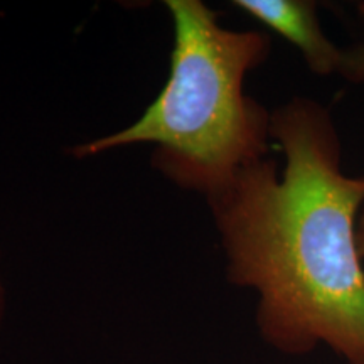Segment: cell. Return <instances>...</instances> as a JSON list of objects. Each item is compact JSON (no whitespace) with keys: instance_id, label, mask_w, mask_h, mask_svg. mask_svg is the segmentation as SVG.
I'll use <instances>...</instances> for the list:
<instances>
[{"instance_id":"cell-1","label":"cell","mask_w":364,"mask_h":364,"mask_svg":"<svg viewBox=\"0 0 364 364\" xmlns=\"http://www.w3.org/2000/svg\"><path fill=\"white\" fill-rule=\"evenodd\" d=\"M270 135L284 169L260 159L206 198L228 280L258 295V332L279 353L304 356L326 346L364 364V176L343 171L338 125L317 100L280 105Z\"/></svg>"},{"instance_id":"cell-2","label":"cell","mask_w":364,"mask_h":364,"mask_svg":"<svg viewBox=\"0 0 364 364\" xmlns=\"http://www.w3.org/2000/svg\"><path fill=\"white\" fill-rule=\"evenodd\" d=\"M174 29L171 68L159 97L134 124L76 145V159L154 145V167L181 188L209 198L250 164L270 156L272 112L247 95L250 71L272 41L221 26L201 0H167Z\"/></svg>"},{"instance_id":"cell-3","label":"cell","mask_w":364,"mask_h":364,"mask_svg":"<svg viewBox=\"0 0 364 364\" xmlns=\"http://www.w3.org/2000/svg\"><path fill=\"white\" fill-rule=\"evenodd\" d=\"M233 6L289 41L316 76H338L343 48L322 29L312 0H235Z\"/></svg>"},{"instance_id":"cell-4","label":"cell","mask_w":364,"mask_h":364,"mask_svg":"<svg viewBox=\"0 0 364 364\" xmlns=\"http://www.w3.org/2000/svg\"><path fill=\"white\" fill-rule=\"evenodd\" d=\"M338 76L351 85L364 86V39L343 48Z\"/></svg>"},{"instance_id":"cell-5","label":"cell","mask_w":364,"mask_h":364,"mask_svg":"<svg viewBox=\"0 0 364 364\" xmlns=\"http://www.w3.org/2000/svg\"><path fill=\"white\" fill-rule=\"evenodd\" d=\"M6 312H7V289H6V284H4V277H2V252H0V327L4 324Z\"/></svg>"},{"instance_id":"cell-6","label":"cell","mask_w":364,"mask_h":364,"mask_svg":"<svg viewBox=\"0 0 364 364\" xmlns=\"http://www.w3.org/2000/svg\"><path fill=\"white\" fill-rule=\"evenodd\" d=\"M358 247H359V253H361L364 260V209L361 216H359V223H358Z\"/></svg>"}]
</instances>
